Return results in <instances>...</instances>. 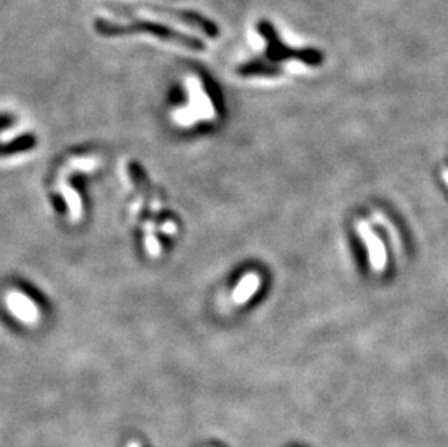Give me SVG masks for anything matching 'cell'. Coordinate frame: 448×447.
<instances>
[{
  "instance_id": "6da1fadb",
  "label": "cell",
  "mask_w": 448,
  "mask_h": 447,
  "mask_svg": "<svg viewBox=\"0 0 448 447\" xmlns=\"http://www.w3.org/2000/svg\"><path fill=\"white\" fill-rule=\"evenodd\" d=\"M94 31L102 36H124L132 34H148L161 41H167L171 44H178L180 47H186L193 51H203L205 43L201 38L182 32L176 28H171L166 24L157 21H148V19H136V21L128 24H118L108 21V19H96Z\"/></svg>"
},
{
  "instance_id": "7a4b0ae2",
  "label": "cell",
  "mask_w": 448,
  "mask_h": 447,
  "mask_svg": "<svg viewBox=\"0 0 448 447\" xmlns=\"http://www.w3.org/2000/svg\"><path fill=\"white\" fill-rule=\"evenodd\" d=\"M135 9H143L145 12H150L154 16H160L170 19V21H176L180 24H185L187 27H192L194 29H199L202 34H205L209 38H217L219 35L218 25L212 21V19L203 16L199 12L194 10H186V9H174L167 6H157V5H136Z\"/></svg>"
},
{
  "instance_id": "3957f363",
  "label": "cell",
  "mask_w": 448,
  "mask_h": 447,
  "mask_svg": "<svg viewBox=\"0 0 448 447\" xmlns=\"http://www.w3.org/2000/svg\"><path fill=\"white\" fill-rule=\"evenodd\" d=\"M257 32L261 35L263 40L266 41V57L270 62L277 63L290 60V58H295L299 63H302V55L303 48H291L286 45L282 40L280 35L277 34L275 25H273L267 19H261L257 24Z\"/></svg>"
},
{
  "instance_id": "277c9868",
  "label": "cell",
  "mask_w": 448,
  "mask_h": 447,
  "mask_svg": "<svg viewBox=\"0 0 448 447\" xmlns=\"http://www.w3.org/2000/svg\"><path fill=\"white\" fill-rule=\"evenodd\" d=\"M356 231L366 246L370 266L373 267L376 274H382L387 263L386 248L382 239L376 234L373 228L370 227V224L366 220L356 221Z\"/></svg>"
},
{
  "instance_id": "5b68a950",
  "label": "cell",
  "mask_w": 448,
  "mask_h": 447,
  "mask_svg": "<svg viewBox=\"0 0 448 447\" xmlns=\"http://www.w3.org/2000/svg\"><path fill=\"white\" fill-rule=\"evenodd\" d=\"M282 69L273 62L263 60H251L238 67V74L250 77V76H279L282 74Z\"/></svg>"
},
{
  "instance_id": "8992f818",
  "label": "cell",
  "mask_w": 448,
  "mask_h": 447,
  "mask_svg": "<svg viewBox=\"0 0 448 447\" xmlns=\"http://www.w3.org/2000/svg\"><path fill=\"white\" fill-rule=\"evenodd\" d=\"M373 221L380 225L382 228H384L387 231V236H389V240H391L392 246H393V251L396 250V253H400V248H402V243H400V237H399V232L395 227V224H392L391 221L387 220V217L384 215V213L376 211L373 212V215H372Z\"/></svg>"
},
{
  "instance_id": "52a82bcc",
  "label": "cell",
  "mask_w": 448,
  "mask_h": 447,
  "mask_svg": "<svg viewBox=\"0 0 448 447\" xmlns=\"http://www.w3.org/2000/svg\"><path fill=\"white\" fill-rule=\"evenodd\" d=\"M442 180H444V183L448 186V167H444V169H442Z\"/></svg>"
},
{
  "instance_id": "ba28073f",
  "label": "cell",
  "mask_w": 448,
  "mask_h": 447,
  "mask_svg": "<svg viewBox=\"0 0 448 447\" xmlns=\"http://www.w3.org/2000/svg\"><path fill=\"white\" fill-rule=\"evenodd\" d=\"M127 447H141V444L138 441H131V443H128Z\"/></svg>"
}]
</instances>
